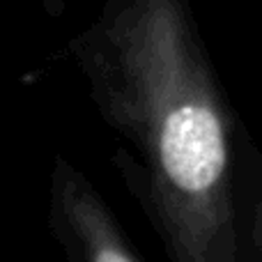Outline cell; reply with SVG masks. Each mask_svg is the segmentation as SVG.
Instances as JSON below:
<instances>
[{
	"mask_svg": "<svg viewBox=\"0 0 262 262\" xmlns=\"http://www.w3.org/2000/svg\"><path fill=\"white\" fill-rule=\"evenodd\" d=\"M74 51L170 258L232 262L230 120L184 0H113Z\"/></svg>",
	"mask_w": 262,
	"mask_h": 262,
	"instance_id": "obj_1",
	"label": "cell"
},
{
	"mask_svg": "<svg viewBox=\"0 0 262 262\" xmlns=\"http://www.w3.org/2000/svg\"><path fill=\"white\" fill-rule=\"evenodd\" d=\"M51 221L72 260L138 262L140 255L122 235L113 212L95 189L60 159L51 186Z\"/></svg>",
	"mask_w": 262,
	"mask_h": 262,
	"instance_id": "obj_2",
	"label": "cell"
},
{
	"mask_svg": "<svg viewBox=\"0 0 262 262\" xmlns=\"http://www.w3.org/2000/svg\"><path fill=\"white\" fill-rule=\"evenodd\" d=\"M255 235H258V244L262 249V200L258 205V221H255Z\"/></svg>",
	"mask_w": 262,
	"mask_h": 262,
	"instance_id": "obj_3",
	"label": "cell"
},
{
	"mask_svg": "<svg viewBox=\"0 0 262 262\" xmlns=\"http://www.w3.org/2000/svg\"><path fill=\"white\" fill-rule=\"evenodd\" d=\"M49 3H55V5H60V0H49Z\"/></svg>",
	"mask_w": 262,
	"mask_h": 262,
	"instance_id": "obj_4",
	"label": "cell"
}]
</instances>
